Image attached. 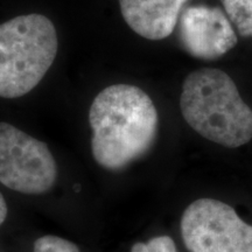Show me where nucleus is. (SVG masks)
<instances>
[{"mask_svg": "<svg viewBox=\"0 0 252 252\" xmlns=\"http://www.w3.org/2000/svg\"><path fill=\"white\" fill-rule=\"evenodd\" d=\"M91 152L96 162L119 171L149 152L158 132L151 97L131 84H112L94 97L89 110Z\"/></svg>", "mask_w": 252, "mask_h": 252, "instance_id": "1", "label": "nucleus"}, {"mask_svg": "<svg viewBox=\"0 0 252 252\" xmlns=\"http://www.w3.org/2000/svg\"><path fill=\"white\" fill-rule=\"evenodd\" d=\"M180 109L187 124L213 143L236 149L252 139V110L220 69L202 68L186 77Z\"/></svg>", "mask_w": 252, "mask_h": 252, "instance_id": "2", "label": "nucleus"}, {"mask_svg": "<svg viewBox=\"0 0 252 252\" xmlns=\"http://www.w3.org/2000/svg\"><path fill=\"white\" fill-rule=\"evenodd\" d=\"M58 48L55 26L45 15H20L0 25V97L18 98L33 90Z\"/></svg>", "mask_w": 252, "mask_h": 252, "instance_id": "3", "label": "nucleus"}, {"mask_svg": "<svg viewBox=\"0 0 252 252\" xmlns=\"http://www.w3.org/2000/svg\"><path fill=\"white\" fill-rule=\"evenodd\" d=\"M180 226L189 252H252V225L219 200L194 201L182 214Z\"/></svg>", "mask_w": 252, "mask_h": 252, "instance_id": "4", "label": "nucleus"}, {"mask_svg": "<svg viewBox=\"0 0 252 252\" xmlns=\"http://www.w3.org/2000/svg\"><path fill=\"white\" fill-rule=\"evenodd\" d=\"M58 167L47 144L8 123L0 122V182L27 195L48 191Z\"/></svg>", "mask_w": 252, "mask_h": 252, "instance_id": "5", "label": "nucleus"}, {"mask_svg": "<svg viewBox=\"0 0 252 252\" xmlns=\"http://www.w3.org/2000/svg\"><path fill=\"white\" fill-rule=\"evenodd\" d=\"M179 39L189 55L198 60L220 59L237 43L229 18L219 7L196 5L179 18Z\"/></svg>", "mask_w": 252, "mask_h": 252, "instance_id": "6", "label": "nucleus"}, {"mask_svg": "<svg viewBox=\"0 0 252 252\" xmlns=\"http://www.w3.org/2000/svg\"><path fill=\"white\" fill-rule=\"evenodd\" d=\"M188 0H119L125 23L138 35L162 40L174 31Z\"/></svg>", "mask_w": 252, "mask_h": 252, "instance_id": "7", "label": "nucleus"}, {"mask_svg": "<svg viewBox=\"0 0 252 252\" xmlns=\"http://www.w3.org/2000/svg\"><path fill=\"white\" fill-rule=\"evenodd\" d=\"M222 4L238 33L252 37V0H222Z\"/></svg>", "mask_w": 252, "mask_h": 252, "instance_id": "8", "label": "nucleus"}, {"mask_svg": "<svg viewBox=\"0 0 252 252\" xmlns=\"http://www.w3.org/2000/svg\"><path fill=\"white\" fill-rule=\"evenodd\" d=\"M33 252H81L76 244L58 236L46 235L34 242Z\"/></svg>", "mask_w": 252, "mask_h": 252, "instance_id": "9", "label": "nucleus"}, {"mask_svg": "<svg viewBox=\"0 0 252 252\" xmlns=\"http://www.w3.org/2000/svg\"><path fill=\"white\" fill-rule=\"evenodd\" d=\"M131 252H178L174 241L169 236H158L146 243L133 244Z\"/></svg>", "mask_w": 252, "mask_h": 252, "instance_id": "10", "label": "nucleus"}, {"mask_svg": "<svg viewBox=\"0 0 252 252\" xmlns=\"http://www.w3.org/2000/svg\"><path fill=\"white\" fill-rule=\"evenodd\" d=\"M6 216H7V206H6V202L4 200V196L0 193V224L4 223L6 220Z\"/></svg>", "mask_w": 252, "mask_h": 252, "instance_id": "11", "label": "nucleus"}]
</instances>
